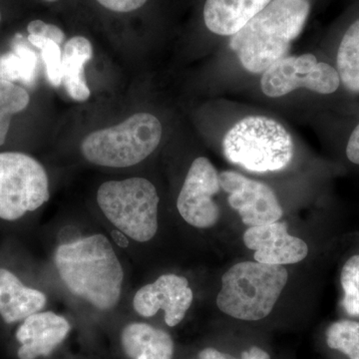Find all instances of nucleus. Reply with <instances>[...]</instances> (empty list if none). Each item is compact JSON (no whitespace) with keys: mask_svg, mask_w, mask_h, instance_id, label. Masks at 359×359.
Segmentation results:
<instances>
[{"mask_svg":"<svg viewBox=\"0 0 359 359\" xmlns=\"http://www.w3.org/2000/svg\"><path fill=\"white\" fill-rule=\"evenodd\" d=\"M54 261L61 280L73 294L100 311L117 306L124 271L105 236L97 233L59 245Z\"/></svg>","mask_w":359,"mask_h":359,"instance_id":"f257e3e1","label":"nucleus"},{"mask_svg":"<svg viewBox=\"0 0 359 359\" xmlns=\"http://www.w3.org/2000/svg\"><path fill=\"white\" fill-rule=\"evenodd\" d=\"M309 0H271L263 11L231 36L230 47L250 73H264L285 57L308 20Z\"/></svg>","mask_w":359,"mask_h":359,"instance_id":"f03ea898","label":"nucleus"},{"mask_svg":"<svg viewBox=\"0 0 359 359\" xmlns=\"http://www.w3.org/2000/svg\"><path fill=\"white\" fill-rule=\"evenodd\" d=\"M223 151L231 164L255 173H266L289 166L294 145L289 132L276 120L249 116L224 135Z\"/></svg>","mask_w":359,"mask_h":359,"instance_id":"7ed1b4c3","label":"nucleus"},{"mask_svg":"<svg viewBox=\"0 0 359 359\" xmlns=\"http://www.w3.org/2000/svg\"><path fill=\"white\" fill-rule=\"evenodd\" d=\"M289 280L283 266L244 262L231 266L223 276L217 306L238 320H259L266 318Z\"/></svg>","mask_w":359,"mask_h":359,"instance_id":"20e7f679","label":"nucleus"},{"mask_svg":"<svg viewBox=\"0 0 359 359\" xmlns=\"http://www.w3.org/2000/svg\"><path fill=\"white\" fill-rule=\"evenodd\" d=\"M162 125L149 113H137L121 124L92 132L81 144L85 159L98 166L127 168L139 164L159 146Z\"/></svg>","mask_w":359,"mask_h":359,"instance_id":"39448f33","label":"nucleus"},{"mask_svg":"<svg viewBox=\"0 0 359 359\" xmlns=\"http://www.w3.org/2000/svg\"><path fill=\"white\" fill-rule=\"evenodd\" d=\"M159 196L144 178L105 182L97 192V203L106 218L124 235L144 243L158 231Z\"/></svg>","mask_w":359,"mask_h":359,"instance_id":"423d86ee","label":"nucleus"},{"mask_svg":"<svg viewBox=\"0 0 359 359\" xmlns=\"http://www.w3.org/2000/svg\"><path fill=\"white\" fill-rule=\"evenodd\" d=\"M50 198L43 166L20 152L0 153V219L16 221Z\"/></svg>","mask_w":359,"mask_h":359,"instance_id":"0eeeda50","label":"nucleus"},{"mask_svg":"<svg viewBox=\"0 0 359 359\" xmlns=\"http://www.w3.org/2000/svg\"><path fill=\"white\" fill-rule=\"evenodd\" d=\"M341 81L334 66L318 61L313 54L285 56L263 73L261 87L264 95L278 98L299 88L321 95L334 94Z\"/></svg>","mask_w":359,"mask_h":359,"instance_id":"6e6552de","label":"nucleus"},{"mask_svg":"<svg viewBox=\"0 0 359 359\" xmlns=\"http://www.w3.org/2000/svg\"><path fill=\"white\" fill-rule=\"evenodd\" d=\"M219 189L216 168L207 158H197L189 169L177 201L182 218L195 228L215 226L219 221V209L212 197L219 192Z\"/></svg>","mask_w":359,"mask_h":359,"instance_id":"1a4fd4ad","label":"nucleus"},{"mask_svg":"<svg viewBox=\"0 0 359 359\" xmlns=\"http://www.w3.org/2000/svg\"><path fill=\"white\" fill-rule=\"evenodd\" d=\"M219 185L228 193L229 204L249 226L276 223L282 218V205L266 184L233 171L219 174Z\"/></svg>","mask_w":359,"mask_h":359,"instance_id":"9d476101","label":"nucleus"},{"mask_svg":"<svg viewBox=\"0 0 359 359\" xmlns=\"http://www.w3.org/2000/svg\"><path fill=\"white\" fill-rule=\"evenodd\" d=\"M193 292L184 276L169 273L141 287L135 294V311L144 318L154 316L163 309L169 327H176L185 318L193 302Z\"/></svg>","mask_w":359,"mask_h":359,"instance_id":"9b49d317","label":"nucleus"},{"mask_svg":"<svg viewBox=\"0 0 359 359\" xmlns=\"http://www.w3.org/2000/svg\"><path fill=\"white\" fill-rule=\"evenodd\" d=\"M287 224L276 223L250 226L245 231V247L255 250V259L266 264H297L306 259L309 247L302 238L287 233Z\"/></svg>","mask_w":359,"mask_h":359,"instance_id":"f8f14e48","label":"nucleus"},{"mask_svg":"<svg viewBox=\"0 0 359 359\" xmlns=\"http://www.w3.org/2000/svg\"><path fill=\"white\" fill-rule=\"evenodd\" d=\"M69 332V323L51 311L28 316L16 332V339L21 344L18 358L35 359L49 355Z\"/></svg>","mask_w":359,"mask_h":359,"instance_id":"ddd939ff","label":"nucleus"},{"mask_svg":"<svg viewBox=\"0 0 359 359\" xmlns=\"http://www.w3.org/2000/svg\"><path fill=\"white\" fill-rule=\"evenodd\" d=\"M271 0H205L204 20L208 29L222 36L240 32Z\"/></svg>","mask_w":359,"mask_h":359,"instance_id":"4468645a","label":"nucleus"},{"mask_svg":"<svg viewBox=\"0 0 359 359\" xmlns=\"http://www.w3.org/2000/svg\"><path fill=\"white\" fill-rule=\"evenodd\" d=\"M46 301L43 292L25 287L11 271L0 269V316L6 323L39 313Z\"/></svg>","mask_w":359,"mask_h":359,"instance_id":"2eb2a0df","label":"nucleus"},{"mask_svg":"<svg viewBox=\"0 0 359 359\" xmlns=\"http://www.w3.org/2000/svg\"><path fill=\"white\" fill-rule=\"evenodd\" d=\"M122 346L131 359H172L174 344L164 330L147 323H135L122 332Z\"/></svg>","mask_w":359,"mask_h":359,"instance_id":"dca6fc26","label":"nucleus"},{"mask_svg":"<svg viewBox=\"0 0 359 359\" xmlns=\"http://www.w3.org/2000/svg\"><path fill=\"white\" fill-rule=\"evenodd\" d=\"M93 56L91 42L83 36H75L68 40L62 52V83L68 95L84 102L90 97V89L85 79L84 66Z\"/></svg>","mask_w":359,"mask_h":359,"instance_id":"f3484780","label":"nucleus"},{"mask_svg":"<svg viewBox=\"0 0 359 359\" xmlns=\"http://www.w3.org/2000/svg\"><path fill=\"white\" fill-rule=\"evenodd\" d=\"M335 68L344 88L359 95V18L347 27L340 39Z\"/></svg>","mask_w":359,"mask_h":359,"instance_id":"a211bd4d","label":"nucleus"},{"mask_svg":"<svg viewBox=\"0 0 359 359\" xmlns=\"http://www.w3.org/2000/svg\"><path fill=\"white\" fill-rule=\"evenodd\" d=\"M36 53L27 45L18 43L13 50L0 55V79L32 85L37 73Z\"/></svg>","mask_w":359,"mask_h":359,"instance_id":"6ab92c4d","label":"nucleus"},{"mask_svg":"<svg viewBox=\"0 0 359 359\" xmlns=\"http://www.w3.org/2000/svg\"><path fill=\"white\" fill-rule=\"evenodd\" d=\"M327 344L349 359H359V321H335L327 328Z\"/></svg>","mask_w":359,"mask_h":359,"instance_id":"aec40b11","label":"nucleus"},{"mask_svg":"<svg viewBox=\"0 0 359 359\" xmlns=\"http://www.w3.org/2000/svg\"><path fill=\"white\" fill-rule=\"evenodd\" d=\"M342 306L349 316H359V255L349 257L340 275Z\"/></svg>","mask_w":359,"mask_h":359,"instance_id":"412c9836","label":"nucleus"},{"mask_svg":"<svg viewBox=\"0 0 359 359\" xmlns=\"http://www.w3.org/2000/svg\"><path fill=\"white\" fill-rule=\"evenodd\" d=\"M28 41L41 51V57L46 67V74L52 86L59 87L62 84V52L56 42L44 37L29 35Z\"/></svg>","mask_w":359,"mask_h":359,"instance_id":"4be33fe9","label":"nucleus"},{"mask_svg":"<svg viewBox=\"0 0 359 359\" xmlns=\"http://www.w3.org/2000/svg\"><path fill=\"white\" fill-rule=\"evenodd\" d=\"M28 92L13 82L0 79V103L13 115L22 112L29 104Z\"/></svg>","mask_w":359,"mask_h":359,"instance_id":"5701e85b","label":"nucleus"},{"mask_svg":"<svg viewBox=\"0 0 359 359\" xmlns=\"http://www.w3.org/2000/svg\"><path fill=\"white\" fill-rule=\"evenodd\" d=\"M27 32L29 35L35 36L44 37V39H50L56 42L60 46L65 42V34L62 29L58 26L48 25L42 20H33L27 26Z\"/></svg>","mask_w":359,"mask_h":359,"instance_id":"b1692460","label":"nucleus"},{"mask_svg":"<svg viewBox=\"0 0 359 359\" xmlns=\"http://www.w3.org/2000/svg\"><path fill=\"white\" fill-rule=\"evenodd\" d=\"M199 359H237L229 354L219 353L217 349L209 348L203 349L199 353ZM241 359H271L268 353L259 347L252 346L250 347L249 351H245L242 354Z\"/></svg>","mask_w":359,"mask_h":359,"instance_id":"393cba45","label":"nucleus"},{"mask_svg":"<svg viewBox=\"0 0 359 359\" xmlns=\"http://www.w3.org/2000/svg\"><path fill=\"white\" fill-rule=\"evenodd\" d=\"M96 1L114 13H127L145 6L148 0H96Z\"/></svg>","mask_w":359,"mask_h":359,"instance_id":"a878e982","label":"nucleus"},{"mask_svg":"<svg viewBox=\"0 0 359 359\" xmlns=\"http://www.w3.org/2000/svg\"><path fill=\"white\" fill-rule=\"evenodd\" d=\"M346 155L349 162L359 166V122L349 134L346 142Z\"/></svg>","mask_w":359,"mask_h":359,"instance_id":"bb28decb","label":"nucleus"},{"mask_svg":"<svg viewBox=\"0 0 359 359\" xmlns=\"http://www.w3.org/2000/svg\"><path fill=\"white\" fill-rule=\"evenodd\" d=\"M13 114L0 103V146L4 145L6 140L7 134H8L9 127H11V117Z\"/></svg>","mask_w":359,"mask_h":359,"instance_id":"cd10ccee","label":"nucleus"},{"mask_svg":"<svg viewBox=\"0 0 359 359\" xmlns=\"http://www.w3.org/2000/svg\"><path fill=\"white\" fill-rule=\"evenodd\" d=\"M43 1H47V2H55V1H57V0H43Z\"/></svg>","mask_w":359,"mask_h":359,"instance_id":"c85d7f7f","label":"nucleus"},{"mask_svg":"<svg viewBox=\"0 0 359 359\" xmlns=\"http://www.w3.org/2000/svg\"><path fill=\"white\" fill-rule=\"evenodd\" d=\"M0 21H1V13H0Z\"/></svg>","mask_w":359,"mask_h":359,"instance_id":"c756f323","label":"nucleus"}]
</instances>
